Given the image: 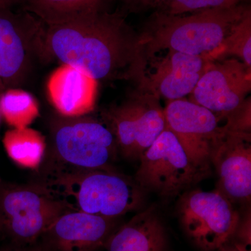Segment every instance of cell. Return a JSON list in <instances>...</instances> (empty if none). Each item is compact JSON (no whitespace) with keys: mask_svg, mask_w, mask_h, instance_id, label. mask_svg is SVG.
Returning <instances> with one entry per match:
<instances>
[{"mask_svg":"<svg viewBox=\"0 0 251 251\" xmlns=\"http://www.w3.org/2000/svg\"><path fill=\"white\" fill-rule=\"evenodd\" d=\"M219 176L218 188L231 202L250 201V133L229 132L211 157Z\"/></svg>","mask_w":251,"mask_h":251,"instance_id":"5bb4252c","label":"cell"},{"mask_svg":"<svg viewBox=\"0 0 251 251\" xmlns=\"http://www.w3.org/2000/svg\"><path fill=\"white\" fill-rule=\"evenodd\" d=\"M116 219L82 211H67L41 236L39 247L42 251L98 250L105 247L116 230Z\"/></svg>","mask_w":251,"mask_h":251,"instance_id":"4fadbf2b","label":"cell"},{"mask_svg":"<svg viewBox=\"0 0 251 251\" xmlns=\"http://www.w3.org/2000/svg\"><path fill=\"white\" fill-rule=\"evenodd\" d=\"M35 184L74 211L117 219L139 209L144 190L135 181L114 170H85L38 179Z\"/></svg>","mask_w":251,"mask_h":251,"instance_id":"277c9868","label":"cell"},{"mask_svg":"<svg viewBox=\"0 0 251 251\" xmlns=\"http://www.w3.org/2000/svg\"><path fill=\"white\" fill-rule=\"evenodd\" d=\"M72 211L39 185H17L0 179V232L12 244H36L59 216ZM74 211V210H73Z\"/></svg>","mask_w":251,"mask_h":251,"instance_id":"5b68a950","label":"cell"},{"mask_svg":"<svg viewBox=\"0 0 251 251\" xmlns=\"http://www.w3.org/2000/svg\"><path fill=\"white\" fill-rule=\"evenodd\" d=\"M241 0H168L163 5L170 15H183L211 9L230 8L237 6Z\"/></svg>","mask_w":251,"mask_h":251,"instance_id":"44dd1931","label":"cell"},{"mask_svg":"<svg viewBox=\"0 0 251 251\" xmlns=\"http://www.w3.org/2000/svg\"><path fill=\"white\" fill-rule=\"evenodd\" d=\"M4 1H6L7 4H12L14 3V0H4Z\"/></svg>","mask_w":251,"mask_h":251,"instance_id":"484cf974","label":"cell"},{"mask_svg":"<svg viewBox=\"0 0 251 251\" xmlns=\"http://www.w3.org/2000/svg\"><path fill=\"white\" fill-rule=\"evenodd\" d=\"M39 112L36 99L21 88L6 89L0 94V115L12 128L29 127Z\"/></svg>","mask_w":251,"mask_h":251,"instance_id":"d6986e66","label":"cell"},{"mask_svg":"<svg viewBox=\"0 0 251 251\" xmlns=\"http://www.w3.org/2000/svg\"><path fill=\"white\" fill-rule=\"evenodd\" d=\"M0 4V78L6 89L19 88L27 77L31 50L41 21L25 11Z\"/></svg>","mask_w":251,"mask_h":251,"instance_id":"8fae6325","label":"cell"},{"mask_svg":"<svg viewBox=\"0 0 251 251\" xmlns=\"http://www.w3.org/2000/svg\"><path fill=\"white\" fill-rule=\"evenodd\" d=\"M98 80L80 68L62 64L47 82L48 97L59 115H90L95 108Z\"/></svg>","mask_w":251,"mask_h":251,"instance_id":"9a60e30c","label":"cell"},{"mask_svg":"<svg viewBox=\"0 0 251 251\" xmlns=\"http://www.w3.org/2000/svg\"><path fill=\"white\" fill-rule=\"evenodd\" d=\"M0 251H42V250L39 244H36V243L29 246H20L12 244Z\"/></svg>","mask_w":251,"mask_h":251,"instance_id":"7402d4cb","label":"cell"},{"mask_svg":"<svg viewBox=\"0 0 251 251\" xmlns=\"http://www.w3.org/2000/svg\"><path fill=\"white\" fill-rule=\"evenodd\" d=\"M226 55L236 56L247 67H251V9L232 27L225 39L219 59Z\"/></svg>","mask_w":251,"mask_h":251,"instance_id":"ffe728a7","label":"cell"},{"mask_svg":"<svg viewBox=\"0 0 251 251\" xmlns=\"http://www.w3.org/2000/svg\"><path fill=\"white\" fill-rule=\"evenodd\" d=\"M103 117L116 138L119 154L130 161H139L166 127L160 98L141 90L104 112Z\"/></svg>","mask_w":251,"mask_h":251,"instance_id":"52a82bcc","label":"cell"},{"mask_svg":"<svg viewBox=\"0 0 251 251\" xmlns=\"http://www.w3.org/2000/svg\"><path fill=\"white\" fill-rule=\"evenodd\" d=\"M108 122L90 115L54 117L44 160L36 170L39 179L85 170H113L119 156Z\"/></svg>","mask_w":251,"mask_h":251,"instance_id":"7a4b0ae2","label":"cell"},{"mask_svg":"<svg viewBox=\"0 0 251 251\" xmlns=\"http://www.w3.org/2000/svg\"><path fill=\"white\" fill-rule=\"evenodd\" d=\"M251 67L236 59L211 61L188 100L223 120L239 108L251 92Z\"/></svg>","mask_w":251,"mask_h":251,"instance_id":"30bf717a","label":"cell"},{"mask_svg":"<svg viewBox=\"0 0 251 251\" xmlns=\"http://www.w3.org/2000/svg\"><path fill=\"white\" fill-rule=\"evenodd\" d=\"M34 50L80 68L98 81L133 79L143 57L140 36L120 14L104 11L54 24L41 21Z\"/></svg>","mask_w":251,"mask_h":251,"instance_id":"6da1fadb","label":"cell"},{"mask_svg":"<svg viewBox=\"0 0 251 251\" xmlns=\"http://www.w3.org/2000/svg\"><path fill=\"white\" fill-rule=\"evenodd\" d=\"M5 90H6V87H5V86L4 84H3L2 81H1V78H0V94L2 93Z\"/></svg>","mask_w":251,"mask_h":251,"instance_id":"d4e9b609","label":"cell"},{"mask_svg":"<svg viewBox=\"0 0 251 251\" xmlns=\"http://www.w3.org/2000/svg\"><path fill=\"white\" fill-rule=\"evenodd\" d=\"M166 229L154 207L135 215L112 234L108 251H166Z\"/></svg>","mask_w":251,"mask_h":251,"instance_id":"2e32d148","label":"cell"},{"mask_svg":"<svg viewBox=\"0 0 251 251\" xmlns=\"http://www.w3.org/2000/svg\"><path fill=\"white\" fill-rule=\"evenodd\" d=\"M179 213L188 236L204 251L219 250L233 237L240 218L221 191L201 190L183 193Z\"/></svg>","mask_w":251,"mask_h":251,"instance_id":"ba28073f","label":"cell"},{"mask_svg":"<svg viewBox=\"0 0 251 251\" xmlns=\"http://www.w3.org/2000/svg\"><path fill=\"white\" fill-rule=\"evenodd\" d=\"M219 250L220 251H251V247H248L239 242L232 244H229L227 242Z\"/></svg>","mask_w":251,"mask_h":251,"instance_id":"603a6c76","label":"cell"},{"mask_svg":"<svg viewBox=\"0 0 251 251\" xmlns=\"http://www.w3.org/2000/svg\"><path fill=\"white\" fill-rule=\"evenodd\" d=\"M105 0H24L25 11L45 24L72 21L102 9Z\"/></svg>","mask_w":251,"mask_h":251,"instance_id":"e0dca14e","label":"cell"},{"mask_svg":"<svg viewBox=\"0 0 251 251\" xmlns=\"http://www.w3.org/2000/svg\"><path fill=\"white\" fill-rule=\"evenodd\" d=\"M0 117H1V115H0Z\"/></svg>","mask_w":251,"mask_h":251,"instance_id":"83f0119b","label":"cell"},{"mask_svg":"<svg viewBox=\"0 0 251 251\" xmlns=\"http://www.w3.org/2000/svg\"><path fill=\"white\" fill-rule=\"evenodd\" d=\"M156 57L148 72L135 77L139 90L169 100L191 95L211 61L209 57L166 50Z\"/></svg>","mask_w":251,"mask_h":251,"instance_id":"7c38bea8","label":"cell"},{"mask_svg":"<svg viewBox=\"0 0 251 251\" xmlns=\"http://www.w3.org/2000/svg\"><path fill=\"white\" fill-rule=\"evenodd\" d=\"M249 9L237 5L203 10L188 16L160 11L140 36L143 54L172 50L217 60L225 39Z\"/></svg>","mask_w":251,"mask_h":251,"instance_id":"3957f363","label":"cell"},{"mask_svg":"<svg viewBox=\"0 0 251 251\" xmlns=\"http://www.w3.org/2000/svg\"><path fill=\"white\" fill-rule=\"evenodd\" d=\"M164 113L167 128L195 165L209 174L213 153L228 130L215 114L185 98L168 101Z\"/></svg>","mask_w":251,"mask_h":251,"instance_id":"9c48e42d","label":"cell"},{"mask_svg":"<svg viewBox=\"0 0 251 251\" xmlns=\"http://www.w3.org/2000/svg\"><path fill=\"white\" fill-rule=\"evenodd\" d=\"M135 2L145 6H163L168 0H133Z\"/></svg>","mask_w":251,"mask_h":251,"instance_id":"cb8c5ba5","label":"cell"},{"mask_svg":"<svg viewBox=\"0 0 251 251\" xmlns=\"http://www.w3.org/2000/svg\"><path fill=\"white\" fill-rule=\"evenodd\" d=\"M139 161L135 182L142 189L164 198L178 196L209 175L195 165L167 127Z\"/></svg>","mask_w":251,"mask_h":251,"instance_id":"8992f818","label":"cell"},{"mask_svg":"<svg viewBox=\"0 0 251 251\" xmlns=\"http://www.w3.org/2000/svg\"><path fill=\"white\" fill-rule=\"evenodd\" d=\"M0 4L3 5H9V6H11V4H7L6 1H4V0H0Z\"/></svg>","mask_w":251,"mask_h":251,"instance_id":"4316f807","label":"cell"},{"mask_svg":"<svg viewBox=\"0 0 251 251\" xmlns=\"http://www.w3.org/2000/svg\"><path fill=\"white\" fill-rule=\"evenodd\" d=\"M2 143L8 156L16 164L35 171L41 166L47 148L44 135L29 127L7 130Z\"/></svg>","mask_w":251,"mask_h":251,"instance_id":"ac0fdd59","label":"cell"}]
</instances>
